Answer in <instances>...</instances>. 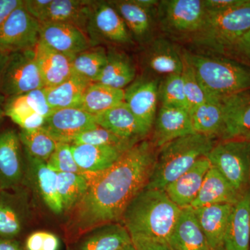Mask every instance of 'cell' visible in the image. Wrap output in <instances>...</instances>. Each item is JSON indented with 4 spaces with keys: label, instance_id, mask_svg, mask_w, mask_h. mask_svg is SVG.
Instances as JSON below:
<instances>
[{
    "label": "cell",
    "instance_id": "obj_1",
    "mask_svg": "<svg viewBox=\"0 0 250 250\" xmlns=\"http://www.w3.org/2000/svg\"><path fill=\"white\" fill-rule=\"evenodd\" d=\"M158 150L149 140H143L110 168L85 175L89 182L88 190L69 212L65 233L70 243H75L101 225L121 223L130 202L147 185Z\"/></svg>",
    "mask_w": 250,
    "mask_h": 250
},
{
    "label": "cell",
    "instance_id": "obj_2",
    "mask_svg": "<svg viewBox=\"0 0 250 250\" xmlns=\"http://www.w3.org/2000/svg\"><path fill=\"white\" fill-rule=\"evenodd\" d=\"M182 210L165 190L146 187L130 202L121 223L131 238L168 241Z\"/></svg>",
    "mask_w": 250,
    "mask_h": 250
},
{
    "label": "cell",
    "instance_id": "obj_3",
    "mask_svg": "<svg viewBox=\"0 0 250 250\" xmlns=\"http://www.w3.org/2000/svg\"><path fill=\"white\" fill-rule=\"evenodd\" d=\"M217 139L195 133L166 143L158 150L146 187L165 190L200 158L207 156L218 143Z\"/></svg>",
    "mask_w": 250,
    "mask_h": 250
},
{
    "label": "cell",
    "instance_id": "obj_4",
    "mask_svg": "<svg viewBox=\"0 0 250 250\" xmlns=\"http://www.w3.org/2000/svg\"><path fill=\"white\" fill-rule=\"evenodd\" d=\"M182 57L193 69L209 98L223 100L250 89V68L223 57L185 52Z\"/></svg>",
    "mask_w": 250,
    "mask_h": 250
},
{
    "label": "cell",
    "instance_id": "obj_5",
    "mask_svg": "<svg viewBox=\"0 0 250 250\" xmlns=\"http://www.w3.org/2000/svg\"><path fill=\"white\" fill-rule=\"evenodd\" d=\"M250 29V0L218 14L206 12L194 43L216 52L232 51L238 40Z\"/></svg>",
    "mask_w": 250,
    "mask_h": 250
},
{
    "label": "cell",
    "instance_id": "obj_6",
    "mask_svg": "<svg viewBox=\"0 0 250 250\" xmlns=\"http://www.w3.org/2000/svg\"><path fill=\"white\" fill-rule=\"evenodd\" d=\"M207 158L240 193L250 188V142L243 139L222 141L217 143Z\"/></svg>",
    "mask_w": 250,
    "mask_h": 250
},
{
    "label": "cell",
    "instance_id": "obj_7",
    "mask_svg": "<svg viewBox=\"0 0 250 250\" xmlns=\"http://www.w3.org/2000/svg\"><path fill=\"white\" fill-rule=\"evenodd\" d=\"M43 88L34 49L9 55L1 79V93L6 100Z\"/></svg>",
    "mask_w": 250,
    "mask_h": 250
},
{
    "label": "cell",
    "instance_id": "obj_8",
    "mask_svg": "<svg viewBox=\"0 0 250 250\" xmlns=\"http://www.w3.org/2000/svg\"><path fill=\"white\" fill-rule=\"evenodd\" d=\"M85 34L92 47L110 43L129 45L134 40L110 1H92Z\"/></svg>",
    "mask_w": 250,
    "mask_h": 250
},
{
    "label": "cell",
    "instance_id": "obj_9",
    "mask_svg": "<svg viewBox=\"0 0 250 250\" xmlns=\"http://www.w3.org/2000/svg\"><path fill=\"white\" fill-rule=\"evenodd\" d=\"M157 9L161 27L172 35L192 37L206 16L202 0H164L159 1Z\"/></svg>",
    "mask_w": 250,
    "mask_h": 250
},
{
    "label": "cell",
    "instance_id": "obj_10",
    "mask_svg": "<svg viewBox=\"0 0 250 250\" xmlns=\"http://www.w3.org/2000/svg\"><path fill=\"white\" fill-rule=\"evenodd\" d=\"M41 23L22 4L14 10L0 27V52L10 55L35 49L40 41Z\"/></svg>",
    "mask_w": 250,
    "mask_h": 250
},
{
    "label": "cell",
    "instance_id": "obj_11",
    "mask_svg": "<svg viewBox=\"0 0 250 250\" xmlns=\"http://www.w3.org/2000/svg\"><path fill=\"white\" fill-rule=\"evenodd\" d=\"M18 131L0 130V190L21 187L26 177V164Z\"/></svg>",
    "mask_w": 250,
    "mask_h": 250
},
{
    "label": "cell",
    "instance_id": "obj_12",
    "mask_svg": "<svg viewBox=\"0 0 250 250\" xmlns=\"http://www.w3.org/2000/svg\"><path fill=\"white\" fill-rule=\"evenodd\" d=\"M29 215V195L23 186L0 190V238L15 239L19 236Z\"/></svg>",
    "mask_w": 250,
    "mask_h": 250
},
{
    "label": "cell",
    "instance_id": "obj_13",
    "mask_svg": "<svg viewBox=\"0 0 250 250\" xmlns=\"http://www.w3.org/2000/svg\"><path fill=\"white\" fill-rule=\"evenodd\" d=\"M98 125L95 116L78 108L54 110L42 126L57 143H70L78 135Z\"/></svg>",
    "mask_w": 250,
    "mask_h": 250
},
{
    "label": "cell",
    "instance_id": "obj_14",
    "mask_svg": "<svg viewBox=\"0 0 250 250\" xmlns=\"http://www.w3.org/2000/svg\"><path fill=\"white\" fill-rule=\"evenodd\" d=\"M159 84V82L156 79L141 77L125 89V103L150 131L156 116Z\"/></svg>",
    "mask_w": 250,
    "mask_h": 250
},
{
    "label": "cell",
    "instance_id": "obj_15",
    "mask_svg": "<svg viewBox=\"0 0 250 250\" xmlns=\"http://www.w3.org/2000/svg\"><path fill=\"white\" fill-rule=\"evenodd\" d=\"M40 41L71 59L92 47L82 29L66 23H41Z\"/></svg>",
    "mask_w": 250,
    "mask_h": 250
},
{
    "label": "cell",
    "instance_id": "obj_16",
    "mask_svg": "<svg viewBox=\"0 0 250 250\" xmlns=\"http://www.w3.org/2000/svg\"><path fill=\"white\" fill-rule=\"evenodd\" d=\"M152 131L149 141L158 149L173 140L195 134L188 111L164 106L156 113Z\"/></svg>",
    "mask_w": 250,
    "mask_h": 250
},
{
    "label": "cell",
    "instance_id": "obj_17",
    "mask_svg": "<svg viewBox=\"0 0 250 250\" xmlns=\"http://www.w3.org/2000/svg\"><path fill=\"white\" fill-rule=\"evenodd\" d=\"M24 155L26 177L28 176L46 207L54 214H62L64 210L57 189V172L49 167L47 161L39 160L24 152Z\"/></svg>",
    "mask_w": 250,
    "mask_h": 250
},
{
    "label": "cell",
    "instance_id": "obj_18",
    "mask_svg": "<svg viewBox=\"0 0 250 250\" xmlns=\"http://www.w3.org/2000/svg\"><path fill=\"white\" fill-rule=\"evenodd\" d=\"M95 119L98 126L135 143L146 140L151 132L134 116L125 102L96 115Z\"/></svg>",
    "mask_w": 250,
    "mask_h": 250
},
{
    "label": "cell",
    "instance_id": "obj_19",
    "mask_svg": "<svg viewBox=\"0 0 250 250\" xmlns=\"http://www.w3.org/2000/svg\"><path fill=\"white\" fill-rule=\"evenodd\" d=\"M211 164L207 156L195 164L165 188L167 196L181 209L188 208L196 199Z\"/></svg>",
    "mask_w": 250,
    "mask_h": 250
},
{
    "label": "cell",
    "instance_id": "obj_20",
    "mask_svg": "<svg viewBox=\"0 0 250 250\" xmlns=\"http://www.w3.org/2000/svg\"><path fill=\"white\" fill-rule=\"evenodd\" d=\"M225 126L222 141L242 139L250 133V89L222 100Z\"/></svg>",
    "mask_w": 250,
    "mask_h": 250
},
{
    "label": "cell",
    "instance_id": "obj_21",
    "mask_svg": "<svg viewBox=\"0 0 250 250\" xmlns=\"http://www.w3.org/2000/svg\"><path fill=\"white\" fill-rule=\"evenodd\" d=\"M233 208V205L229 204H218L192 208L211 250L224 248V239Z\"/></svg>",
    "mask_w": 250,
    "mask_h": 250
},
{
    "label": "cell",
    "instance_id": "obj_22",
    "mask_svg": "<svg viewBox=\"0 0 250 250\" xmlns=\"http://www.w3.org/2000/svg\"><path fill=\"white\" fill-rule=\"evenodd\" d=\"M71 149L77 165L85 175L107 170L127 151L113 146L92 145H71Z\"/></svg>",
    "mask_w": 250,
    "mask_h": 250
},
{
    "label": "cell",
    "instance_id": "obj_23",
    "mask_svg": "<svg viewBox=\"0 0 250 250\" xmlns=\"http://www.w3.org/2000/svg\"><path fill=\"white\" fill-rule=\"evenodd\" d=\"M75 243V250H121L132 240L123 224L111 223L90 230Z\"/></svg>",
    "mask_w": 250,
    "mask_h": 250
},
{
    "label": "cell",
    "instance_id": "obj_24",
    "mask_svg": "<svg viewBox=\"0 0 250 250\" xmlns=\"http://www.w3.org/2000/svg\"><path fill=\"white\" fill-rule=\"evenodd\" d=\"M34 50L45 88L57 86L72 76V59L65 54L54 50L41 41Z\"/></svg>",
    "mask_w": 250,
    "mask_h": 250
},
{
    "label": "cell",
    "instance_id": "obj_25",
    "mask_svg": "<svg viewBox=\"0 0 250 250\" xmlns=\"http://www.w3.org/2000/svg\"><path fill=\"white\" fill-rule=\"evenodd\" d=\"M250 188L233 205L224 239L226 250H250Z\"/></svg>",
    "mask_w": 250,
    "mask_h": 250
},
{
    "label": "cell",
    "instance_id": "obj_26",
    "mask_svg": "<svg viewBox=\"0 0 250 250\" xmlns=\"http://www.w3.org/2000/svg\"><path fill=\"white\" fill-rule=\"evenodd\" d=\"M240 193L215 167L211 166L206 175L198 195L190 208L229 204L234 205L241 198Z\"/></svg>",
    "mask_w": 250,
    "mask_h": 250
},
{
    "label": "cell",
    "instance_id": "obj_27",
    "mask_svg": "<svg viewBox=\"0 0 250 250\" xmlns=\"http://www.w3.org/2000/svg\"><path fill=\"white\" fill-rule=\"evenodd\" d=\"M168 243L174 250H211L190 207L182 210Z\"/></svg>",
    "mask_w": 250,
    "mask_h": 250
},
{
    "label": "cell",
    "instance_id": "obj_28",
    "mask_svg": "<svg viewBox=\"0 0 250 250\" xmlns=\"http://www.w3.org/2000/svg\"><path fill=\"white\" fill-rule=\"evenodd\" d=\"M92 1L50 0L40 23H66L80 28L85 34Z\"/></svg>",
    "mask_w": 250,
    "mask_h": 250
},
{
    "label": "cell",
    "instance_id": "obj_29",
    "mask_svg": "<svg viewBox=\"0 0 250 250\" xmlns=\"http://www.w3.org/2000/svg\"><path fill=\"white\" fill-rule=\"evenodd\" d=\"M146 65L151 71L165 77L181 75L184 61L173 44L166 39H156L145 56Z\"/></svg>",
    "mask_w": 250,
    "mask_h": 250
},
{
    "label": "cell",
    "instance_id": "obj_30",
    "mask_svg": "<svg viewBox=\"0 0 250 250\" xmlns=\"http://www.w3.org/2000/svg\"><path fill=\"white\" fill-rule=\"evenodd\" d=\"M123 20L133 40L146 42L152 31V12L144 9L135 0L110 1Z\"/></svg>",
    "mask_w": 250,
    "mask_h": 250
},
{
    "label": "cell",
    "instance_id": "obj_31",
    "mask_svg": "<svg viewBox=\"0 0 250 250\" xmlns=\"http://www.w3.org/2000/svg\"><path fill=\"white\" fill-rule=\"evenodd\" d=\"M194 131L197 134L221 139L225 126L222 100L210 98L189 111Z\"/></svg>",
    "mask_w": 250,
    "mask_h": 250
},
{
    "label": "cell",
    "instance_id": "obj_32",
    "mask_svg": "<svg viewBox=\"0 0 250 250\" xmlns=\"http://www.w3.org/2000/svg\"><path fill=\"white\" fill-rule=\"evenodd\" d=\"M91 83L83 77L73 73L61 84L45 88L47 102L54 110L80 108L85 91Z\"/></svg>",
    "mask_w": 250,
    "mask_h": 250
},
{
    "label": "cell",
    "instance_id": "obj_33",
    "mask_svg": "<svg viewBox=\"0 0 250 250\" xmlns=\"http://www.w3.org/2000/svg\"><path fill=\"white\" fill-rule=\"evenodd\" d=\"M136 70L131 59L123 52H107V62L96 82L125 90L135 80Z\"/></svg>",
    "mask_w": 250,
    "mask_h": 250
},
{
    "label": "cell",
    "instance_id": "obj_34",
    "mask_svg": "<svg viewBox=\"0 0 250 250\" xmlns=\"http://www.w3.org/2000/svg\"><path fill=\"white\" fill-rule=\"evenodd\" d=\"M125 102V90L94 82L86 90L81 109L95 116Z\"/></svg>",
    "mask_w": 250,
    "mask_h": 250
},
{
    "label": "cell",
    "instance_id": "obj_35",
    "mask_svg": "<svg viewBox=\"0 0 250 250\" xmlns=\"http://www.w3.org/2000/svg\"><path fill=\"white\" fill-rule=\"evenodd\" d=\"M107 62V51L103 46L91 47L72 59L73 73L94 83L98 80Z\"/></svg>",
    "mask_w": 250,
    "mask_h": 250
},
{
    "label": "cell",
    "instance_id": "obj_36",
    "mask_svg": "<svg viewBox=\"0 0 250 250\" xmlns=\"http://www.w3.org/2000/svg\"><path fill=\"white\" fill-rule=\"evenodd\" d=\"M88 184L85 174L57 173V189L64 212L69 213L76 207L84 196Z\"/></svg>",
    "mask_w": 250,
    "mask_h": 250
},
{
    "label": "cell",
    "instance_id": "obj_37",
    "mask_svg": "<svg viewBox=\"0 0 250 250\" xmlns=\"http://www.w3.org/2000/svg\"><path fill=\"white\" fill-rule=\"evenodd\" d=\"M18 135L24 152L41 161L48 160L58 144L42 127L21 129Z\"/></svg>",
    "mask_w": 250,
    "mask_h": 250
},
{
    "label": "cell",
    "instance_id": "obj_38",
    "mask_svg": "<svg viewBox=\"0 0 250 250\" xmlns=\"http://www.w3.org/2000/svg\"><path fill=\"white\" fill-rule=\"evenodd\" d=\"M4 113L5 116L18 125L21 129L41 128L46 119L26 103L22 95L7 99L5 103Z\"/></svg>",
    "mask_w": 250,
    "mask_h": 250
},
{
    "label": "cell",
    "instance_id": "obj_39",
    "mask_svg": "<svg viewBox=\"0 0 250 250\" xmlns=\"http://www.w3.org/2000/svg\"><path fill=\"white\" fill-rule=\"evenodd\" d=\"M181 75L165 77L159 82L158 98L161 106L182 108L189 111Z\"/></svg>",
    "mask_w": 250,
    "mask_h": 250
},
{
    "label": "cell",
    "instance_id": "obj_40",
    "mask_svg": "<svg viewBox=\"0 0 250 250\" xmlns=\"http://www.w3.org/2000/svg\"><path fill=\"white\" fill-rule=\"evenodd\" d=\"M137 143L120 137L100 126L78 135L71 143V145L113 146L126 150L131 149Z\"/></svg>",
    "mask_w": 250,
    "mask_h": 250
},
{
    "label": "cell",
    "instance_id": "obj_41",
    "mask_svg": "<svg viewBox=\"0 0 250 250\" xmlns=\"http://www.w3.org/2000/svg\"><path fill=\"white\" fill-rule=\"evenodd\" d=\"M183 61V70L181 75L183 81L184 92L190 111V110L205 103L210 98L202 88L192 67L184 58Z\"/></svg>",
    "mask_w": 250,
    "mask_h": 250
},
{
    "label": "cell",
    "instance_id": "obj_42",
    "mask_svg": "<svg viewBox=\"0 0 250 250\" xmlns=\"http://www.w3.org/2000/svg\"><path fill=\"white\" fill-rule=\"evenodd\" d=\"M47 165L56 172L83 174L77 165L70 143H58L55 150L47 161Z\"/></svg>",
    "mask_w": 250,
    "mask_h": 250
},
{
    "label": "cell",
    "instance_id": "obj_43",
    "mask_svg": "<svg viewBox=\"0 0 250 250\" xmlns=\"http://www.w3.org/2000/svg\"><path fill=\"white\" fill-rule=\"evenodd\" d=\"M27 250H59L60 241L58 237L48 231H36L26 240Z\"/></svg>",
    "mask_w": 250,
    "mask_h": 250
},
{
    "label": "cell",
    "instance_id": "obj_44",
    "mask_svg": "<svg viewBox=\"0 0 250 250\" xmlns=\"http://www.w3.org/2000/svg\"><path fill=\"white\" fill-rule=\"evenodd\" d=\"M22 95L26 103L44 118H47L53 113L54 110L47 102L45 88L32 90Z\"/></svg>",
    "mask_w": 250,
    "mask_h": 250
},
{
    "label": "cell",
    "instance_id": "obj_45",
    "mask_svg": "<svg viewBox=\"0 0 250 250\" xmlns=\"http://www.w3.org/2000/svg\"><path fill=\"white\" fill-rule=\"evenodd\" d=\"M132 243L136 250H174L168 241L133 237Z\"/></svg>",
    "mask_w": 250,
    "mask_h": 250
},
{
    "label": "cell",
    "instance_id": "obj_46",
    "mask_svg": "<svg viewBox=\"0 0 250 250\" xmlns=\"http://www.w3.org/2000/svg\"><path fill=\"white\" fill-rule=\"evenodd\" d=\"M245 0H203L206 12L218 14L238 6Z\"/></svg>",
    "mask_w": 250,
    "mask_h": 250
},
{
    "label": "cell",
    "instance_id": "obj_47",
    "mask_svg": "<svg viewBox=\"0 0 250 250\" xmlns=\"http://www.w3.org/2000/svg\"><path fill=\"white\" fill-rule=\"evenodd\" d=\"M22 4V0H0V27L15 9Z\"/></svg>",
    "mask_w": 250,
    "mask_h": 250
},
{
    "label": "cell",
    "instance_id": "obj_48",
    "mask_svg": "<svg viewBox=\"0 0 250 250\" xmlns=\"http://www.w3.org/2000/svg\"><path fill=\"white\" fill-rule=\"evenodd\" d=\"M233 50L250 62V29L236 42L232 51Z\"/></svg>",
    "mask_w": 250,
    "mask_h": 250
},
{
    "label": "cell",
    "instance_id": "obj_49",
    "mask_svg": "<svg viewBox=\"0 0 250 250\" xmlns=\"http://www.w3.org/2000/svg\"><path fill=\"white\" fill-rule=\"evenodd\" d=\"M8 58H9V55L0 52V123L2 122L5 117L4 106L6 101V99L1 93V79L3 70H4L5 64L7 62Z\"/></svg>",
    "mask_w": 250,
    "mask_h": 250
},
{
    "label": "cell",
    "instance_id": "obj_50",
    "mask_svg": "<svg viewBox=\"0 0 250 250\" xmlns=\"http://www.w3.org/2000/svg\"><path fill=\"white\" fill-rule=\"evenodd\" d=\"M0 250H22L16 240L0 238Z\"/></svg>",
    "mask_w": 250,
    "mask_h": 250
},
{
    "label": "cell",
    "instance_id": "obj_51",
    "mask_svg": "<svg viewBox=\"0 0 250 250\" xmlns=\"http://www.w3.org/2000/svg\"><path fill=\"white\" fill-rule=\"evenodd\" d=\"M135 1L140 6L150 12H152L153 10L155 9L156 8L157 9L159 4V1H156V0H135Z\"/></svg>",
    "mask_w": 250,
    "mask_h": 250
},
{
    "label": "cell",
    "instance_id": "obj_52",
    "mask_svg": "<svg viewBox=\"0 0 250 250\" xmlns=\"http://www.w3.org/2000/svg\"><path fill=\"white\" fill-rule=\"evenodd\" d=\"M121 250H136V248H135L134 244H133V243H131V244L125 246V248H123V249H121Z\"/></svg>",
    "mask_w": 250,
    "mask_h": 250
},
{
    "label": "cell",
    "instance_id": "obj_53",
    "mask_svg": "<svg viewBox=\"0 0 250 250\" xmlns=\"http://www.w3.org/2000/svg\"><path fill=\"white\" fill-rule=\"evenodd\" d=\"M242 139L246 140V141H248V142L250 143V134L246 135V136H245V137Z\"/></svg>",
    "mask_w": 250,
    "mask_h": 250
},
{
    "label": "cell",
    "instance_id": "obj_54",
    "mask_svg": "<svg viewBox=\"0 0 250 250\" xmlns=\"http://www.w3.org/2000/svg\"><path fill=\"white\" fill-rule=\"evenodd\" d=\"M225 250V248H222L221 250Z\"/></svg>",
    "mask_w": 250,
    "mask_h": 250
},
{
    "label": "cell",
    "instance_id": "obj_55",
    "mask_svg": "<svg viewBox=\"0 0 250 250\" xmlns=\"http://www.w3.org/2000/svg\"></svg>",
    "mask_w": 250,
    "mask_h": 250
}]
</instances>
